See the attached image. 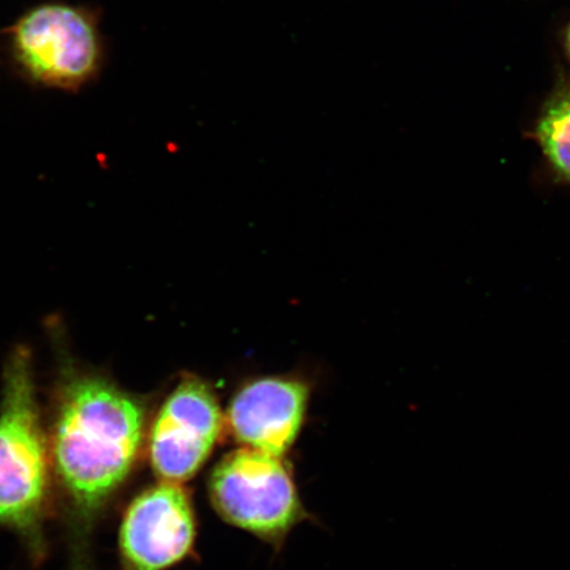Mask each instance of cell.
<instances>
[{
    "instance_id": "1",
    "label": "cell",
    "mask_w": 570,
    "mask_h": 570,
    "mask_svg": "<svg viewBox=\"0 0 570 570\" xmlns=\"http://www.w3.org/2000/svg\"><path fill=\"white\" fill-rule=\"evenodd\" d=\"M142 438L145 411L137 399L95 375L63 383L51 460L78 543L85 544L99 512L131 474Z\"/></svg>"
},
{
    "instance_id": "2",
    "label": "cell",
    "mask_w": 570,
    "mask_h": 570,
    "mask_svg": "<svg viewBox=\"0 0 570 570\" xmlns=\"http://www.w3.org/2000/svg\"><path fill=\"white\" fill-rule=\"evenodd\" d=\"M49 488V455L42 432L30 354L12 355L0 405V524L32 546L41 544Z\"/></svg>"
},
{
    "instance_id": "3",
    "label": "cell",
    "mask_w": 570,
    "mask_h": 570,
    "mask_svg": "<svg viewBox=\"0 0 570 570\" xmlns=\"http://www.w3.org/2000/svg\"><path fill=\"white\" fill-rule=\"evenodd\" d=\"M213 508L227 523L263 540H282L304 518L284 458L240 446L209 476Z\"/></svg>"
},
{
    "instance_id": "4",
    "label": "cell",
    "mask_w": 570,
    "mask_h": 570,
    "mask_svg": "<svg viewBox=\"0 0 570 570\" xmlns=\"http://www.w3.org/2000/svg\"><path fill=\"white\" fill-rule=\"evenodd\" d=\"M13 59L42 87L76 91L101 66V38L88 11L46 3L27 11L9 31Z\"/></svg>"
},
{
    "instance_id": "5",
    "label": "cell",
    "mask_w": 570,
    "mask_h": 570,
    "mask_svg": "<svg viewBox=\"0 0 570 570\" xmlns=\"http://www.w3.org/2000/svg\"><path fill=\"white\" fill-rule=\"evenodd\" d=\"M225 425L223 411L206 384L184 381L169 395L149 433V461L164 482H187L209 460Z\"/></svg>"
},
{
    "instance_id": "6",
    "label": "cell",
    "mask_w": 570,
    "mask_h": 570,
    "mask_svg": "<svg viewBox=\"0 0 570 570\" xmlns=\"http://www.w3.org/2000/svg\"><path fill=\"white\" fill-rule=\"evenodd\" d=\"M196 515L181 483L161 481L127 509L119 544L128 570H166L194 548Z\"/></svg>"
},
{
    "instance_id": "7",
    "label": "cell",
    "mask_w": 570,
    "mask_h": 570,
    "mask_svg": "<svg viewBox=\"0 0 570 570\" xmlns=\"http://www.w3.org/2000/svg\"><path fill=\"white\" fill-rule=\"evenodd\" d=\"M306 405L303 382L262 377L233 397L225 425L240 446L284 458L302 431Z\"/></svg>"
},
{
    "instance_id": "8",
    "label": "cell",
    "mask_w": 570,
    "mask_h": 570,
    "mask_svg": "<svg viewBox=\"0 0 570 570\" xmlns=\"http://www.w3.org/2000/svg\"><path fill=\"white\" fill-rule=\"evenodd\" d=\"M534 138L554 180L570 185V85L548 99L534 126Z\"/></svg>"
},
{
    "instance_id": "9",
    "label": "cell",
    "mask_w": 570,
    "mask_h": 570,
    "mask_svg": "<svg viewBox=\"0 0 570 570\" xmlns=\"http://www.w3.org/2000/svg\"><path fill=\"white\" fill-rule=\"evenodd\" d=\"M566 47H567V52H568V56L570 59V24L568 27L567 35H566Z\"/></svg>"
}]
</instances>
